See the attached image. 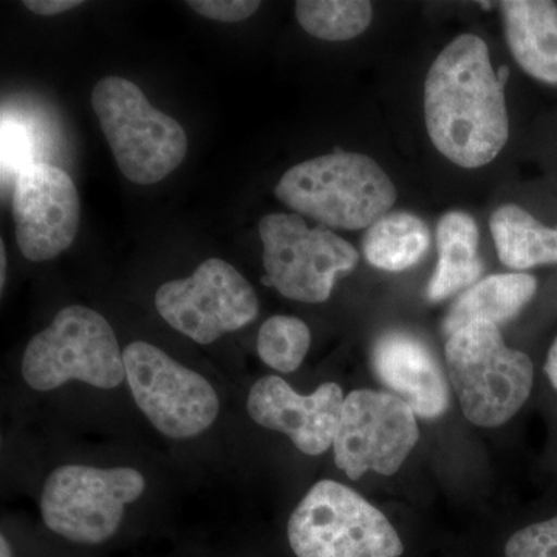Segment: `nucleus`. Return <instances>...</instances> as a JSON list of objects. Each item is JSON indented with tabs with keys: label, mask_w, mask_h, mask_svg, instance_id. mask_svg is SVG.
<instances>
[{
	"label": "nucleus",
	"mask_w": 557,
	"mask_h": 557,
	"mask_svg": "<svg viewBox=\"0 0 557 557\" xmlns=\"http://www.w3.org/2000/svg\"><path fill=\"white\" fill-rule=\"evenodd\" d=\"M507 70L494 72L485 40L460 35L438 54L424 84L429 137L446 159L475 170L507 145Z\"/></svg>",
	"instance_id": "nucleus-1"
},
{
	"label": "nucleus",
	"mask_w": 557,
	"mask_h": 557,
	"mask_svg": "<svg viewBox=\"0 0 557 557\" xmlns=\"http://www.w3.org/2000/svg\"><path fill=\"white\" fill-rule=\"evenodd\" d=\"M274 193L299 215L347 231L369 228L397 200L394 182L375 160L346 150L289 168Z\"/></svg>",
	"instance_id": "nucleus-2"
},
{
	"label": "nucleus",
	"mask_w": 557,
	"mask_h": 557,
	"mask_svg": "<svg viewBox=\"0 0 557 557\" xmlns=\"http://www.w3.org/2000/svg\"><path fill=\"white\" fill-rule=\"evenodd\" d=\"M445 355L461 410L475 426H502L530 397L533 362L505 344L497 325L472 322L457 330Z\"/></svg>",
	"instance_id": "nucleus-3"
},
{
	"label": "nucleus",
	"mask_w": 557,
	"mask_h": 557,
	"mask_svg": "<svg viewBox=\"0 0 557 557\" xmlns=\"http://www.w3.org/2000/svg\"><path fill=\"white\" fill-rule=\"evenodd\" d=\"M91 106L121 174L132 183H159L185 160V129L153 108L132 81L121 76L98 81L91 91Z\"/></svg>",
	"instance_id": "nucleus-4"
},
{
	"label": "nucleus",
	"mask_w": 557,
	"mask_h": 557,
	"mask_svg": "<svg viewBox=\"0 0 557 557\" xmlns=\"http://www.w3.org/2000/svg\"><path fill=\"white\" fill-rule=\"evenodd\" d=\"M25 383L50 392L70 381L115 388L126 380L123 351L108 319L83 306H69L33 336L22 358Z\"/></svg>",
	"instance_id": "nucleus-5"
},
{
	"label": "nucleus",
	"mask_w": 557,
	"mask_h": 557,
	"mask_svg": "<svg viewBox=\"0 0 557 557\" xmlns=\"http://www.w3.org/2000/svg\"><path fill=\"white\" fill-rule=\"evenodd\" d=\"M288 542L298 557H399L405 553L386 516L333 480L318 482L289 516Z\"/></svg>",
	"instance_id": "nucleus-6"
},
{
	"label": "nucleus",
	"mask_w": 557,
	"mask_h": 557,
	"mask_svg": "<svg viewBox=\"0 0 557 557\" xmlns=\"http://www.w3.org/2000/svg\"><path fill=\"white\" fill-rule=\"evenodd\" d=\"M145 490L146 480L134 468L65 465L54 469L44 483L40 516L61 537L98 545L115 536L127 505Z\"/></svg>",
	"instance_id": "nucleus-7"
},
{
	"label": "nucleus",
	"mask_w": 557,
	"mask_h": 557,
	"mask_svg": "<svg viewBox=\"0 0 557 557\" xmlns=\"http://www.w3.org/2000/svg\"><path fill=\"white\" fill-rule=\"evenodd\" d=\"M265 282L285 298L321 304L341 274L358 265L347 240L319 225L310 228L299 214H269L259 222Z\"/></svg>",
	"instance_id": "nucleus-8"
},
{
	"label": "nucleus",
	"mask_w": 557,
	"mask_h": 557,
	"mask_svg": "<svg viewBox=\"0 0 557 557\" xmlns=\"http://www.w3.org/2000/svg\"><path fill=\"white\" fill-rule=\"evenodd\" d=\"M123 358L135 403L161 434L193 438L214 423L218 392L205 376L145 341L131 343Z\"/></svg>",
	"instance_id": "nucleus-9"
},
{
	"label": "nucleus",
	"mask_w": 557,
	"mask_h": 557,
	"mask_svg": "<svg viewBox=\"0 0 557 557\" xmlns=\"http://www.w3.org/2000/svg\"><path fill=\"white\" fill-rule=\"evenodd\" d=\"M156 307L172 329L203 346L251 324L259 314L255 288L218 258L205 260L193 276L161 285Z\"/></svg>",
	"instance_id": "nucleus-10"
},
{
	"label": "nucleus",
	"mask_w": 557,
	"mask_h": 557,
	"mask_svg": "<svg viewBox=\"0 0 557 557\" xmlns=\"http://www.w3.org/2000/svg\"><path fill=\"white\" fill-rule=\"evenodd\" d=\"M418 438L416 412L403 399L387 392L359 388L344 399L333 442L335 463L351 480L369 471L394 475Z\"/></svg>",
	"instance_id": "nucleus-11"
},
{
	"label": "nucleus",
	"mask_w": 557,
	"mask_h": 557,
	"mask_svg": "<svg viewBox=\"0 0 557 557\" xmlns=\"http://www.w3.org/2000/svg\"><path fill=\"white\" fill-rule=\"evenodd\" d=\"M13 214L22 255L32 262H47L76 239L81 222L78 189L61 168L32 163L16 177Z\"/></svg>",
	"instance_id": "nucleus-12"
},
{
	"label": "nucleus",
	"mask_w": 557,
	"mask_h": 557,
	"mask_svg": "<svg viewBox=\"0 0 557 557\" xmlns=\"http://www.w3.org/2000/svg\"><path fill=\"white\" fill-rule=\"evenodd\" d=\"M343 388L321 384L311 395H299L278 376L260 379L248 395V413L256 423L288 435L293 445L307 456H321L335 442Z\"/></svg>",
	"instance_id": "nucleus-13"
},
{
	"label": "nucleus",
	"mask_w": 557,
	"mask_h": 557,
	"mask_svg": "<svg viewBox=\"0 0 557 557\" xmlns=\"http://www.w3.org/2000/svg\"><path fill=\"white\" fill-rule=\"evenodd\" d=\"M373 369L395 397L403 399L416 416L437 418L449 406V388L426 344L412 333H383L373 347Z\"/></svg>",
	"instance_id": "nucleus-14"
},
{
	"label": "nucleus",
	"mask_w": 557,
	"mask_h": 557,
	"mask_svg": "<svg viewBox=\"0 0 557 557\" xmlns=\"http://www.w3.org/2000/svg\"><path fill=\"white\" fill-rule=\"evenodd\" d=\"M512 57L528 75L557 86V5L548 0L500 3Z\"/></svg>",
	"instance_id": "nucleus-15"
},
{
	"label": "nucleus",
	"mask_w": 557,
	"mask_h": 557,
	"mask_svg": "<svg viewBox=\"0 0 557 557\" xmlns=\"http://www.w3.org/2000/svg\"><path fill=\"white\" fill-rule=\"evenodd\" d=\"M536 277L525 273L494 274L468 288L450 307L443 330L453 335L472 322L498 325L518 317L536 295Z\"/></svg>",
	"instance_id": "nucleus-16"
},
{
	"label": "nucleus",
	"mask_w": 557,
	"mask_h": 557,
	"mask_svg": "<svg viewBox=\"0 0 557 557\" xmlns=\"http://www.w3.org/2000/svg\"><path fill=\"white\" fill-rule=\"evenodd\" d=\"M479 237L478 223L467 212H448L440 219L438 263L428 285V299L438 302L449 298L482 276Z\"/></svg>",
	"instance_id": "nucleus-17"
},
{
	"label": "nucleus",
	"mask_w": 557,
	"mask_h": 557,
	"mask_svg": "<svg viewBox=\"0 0 557 557\" xmlns=\"http://www.w3.org/2000/svg\"><path fill=\"white\" fill-rule=\"evenodd\" d=\"M498 259L515 270L557 263V228L542 225L516 205L498 208L490 220Z\"/></svg>",
	"instance_id": "nucleus-18"
},
{
	"label": "nucleus",
	"mask_w": 557,
	"mask_h": 557,
	"mask_svg": "<svg viewBox=\"0 0 557 557\" xmlns=\"http://www.w3.org/2000/svg\"><path fill=\"white\" fill-rule=\"evenodd\" d=\"M431 247L426 223L410 212H387L369 226L362 251L370 265L386 271L416 267Z\"/></svg>",
	"instance_id": "nucleus-19"
},
{
	"label": "nucleus",
	"mask_w": 557,
	"mask_h": 557,
	"mask_svg": "<svg viewBox=\"0 0 557 557\" xmlns=\"http://www.w3.org/2000/svg\"><path fill=\"white\" fill-rule=\"evenodd\" d=\"M300 27L318 39L350 40L372 24V3L366 0H299L295 7Z\"/></svg>",
	"instance_id": "nucleus-20"
},
{
	"label": "nucleus",
	"mask_w": 557,
	"mask_h": 557,
	"mask_svg": "<svg viewBox=\"0 0 557 557\" xmlns=\"http://www.w3.org/2000/svg\"><path fill=\"white\" fill-rule=\"evenodd\" d=\"M309 325L295 317H273L263 322L258 335V354L269 368L292 373L309 354Z\"/></svg>",
	"instance_id": "nucleus-21"
},
{
	"label": "nucleus",
	"mask_w": 557,
	"mask_h": 557,
	"mask_svg": "<svg viewBox=\"0 0 557 557\" xmlns=\"http://www.w3.org/2000/svg\"><path fill=\"white\" fill-rule=\"evenodd\" d=\"M505 557H557V516L512 534Z\"/></svg>",
	"instance_id": "nucleus-22"
},
{
	"label": "nucleus",
	"mask_w": 557,
	"mask_h": 557,
	"mask_svg": "<svg viewBox=\"0 0 557 557\" xmlns=\"http://www.w3.org/2000/svg\"><path fill=\"white\" fill-rule=\"evenodd\" d=\"M32 137L20 121L3 116L2 120V172L20 175L24 168L30 166Z\"/></svg>",
	"instance_id": "nucleus-23"
},
{
	"label": "nucleus",
	"mask_w": 557,
	"mask_h": 557,
	"mask_svg": "<svg viewBox=\"0 0 557 557\" xmlns=\"http://www.w3.org/2000/svg\"><path fill=\"white\" fill-rule=\"evenodd\" d=\"M200 16L219 22H240L259 10L260 2L255 0H190L186 2Z\"/></svg>",
	"instance_id": "nucleus-24"
},
{
	"label": "nucleus",
	"mask_w": 557,
	"mask_h": 557,
	"mask_svg": "<svg viewBox=\"0 0 557 557\" xmlns=\"http://www.w3.org/2000/svg\"><path fill=\"white\" fill-rule=\"evenodd\" d=\"M24 5L39 16H57L83 5L79 0H25Z\"/></svg>",
	"instance_id": "nucleus-25"
},
{
	"label": "nucleus",
	"mask_w": 557,
	"mask_h": 557,
	"mask_svg": "<svg viewBox=\"0 0 557 557\" xmlns=\"http://www.w3.org/2000/svg\"><path fill=\"white\" fill-rule=\"evenodd\" d=\"M545 373H547L553 387L557 391V338L553 346L549 347L547 362H545Z\"/></svg>",
	"instance_id": "nucleus-26"
},
{
	"label": "nucleus",
	"mask_w": 557,
	"mask_h": 557,
	"mask_svg": "<svg viewBox=\"0 0 557 557\" xmlns=\"http://www.w3.org/2000/svg\"><path fill=\"white\" fill-rule=\"evenodd\" d=\"M5 247H3V244H0V259H2V265H0V285H5V270H7V263H5Z\"/></svg>",
	"instance_id": "nucleus-27"
},
{
	"label": "nucleus",
	"mask_w": 557,
	"mask_h": 557,
	"mask_svg": "<svg viewBox=\"0 0 557 557\" xmlns=\"http://www.w3.org/2000/svg\"><path fill=\"white\" fill-rule=\"evenodd\" d=\"M0 557H13V552H11L10 542L7 541V537H0Z\"/></svg>",
	"instance_id": "nucleus-28"
}]
</instances>
